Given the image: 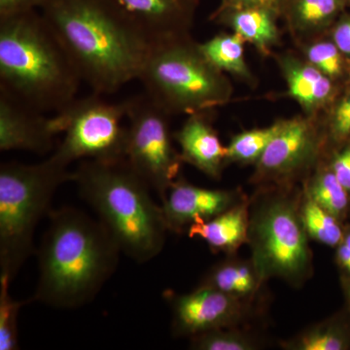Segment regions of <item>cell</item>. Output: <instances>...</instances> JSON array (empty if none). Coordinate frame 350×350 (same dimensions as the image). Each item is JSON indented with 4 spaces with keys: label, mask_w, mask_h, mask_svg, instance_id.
I'll return each instance as SVG.
<instances>
[{
    "label": "cell",
    "mask_w": 350,
    "mask_h": 350,
    "mask_svg": "<svg viewBox=\"0 0 350 350\" xmlns=\"http://www.w3.org/2000/svg\"><path fill=\"white\" fill-rule=\"evenodd\" d=\"M129 100L110 103L94 93L75 98L53 116L55 128L64 135L52 156L64 165L78 160L118 162L126 160Z\"/></svg>",
    "instance_id": "obj_7"
},
{
    "label": "cell",
    "mask_w": 350,
    "mask_h": 350,
    "mask_svg": "<svg viewBox=\"0 0 350 350\" xmlns=\"http://www.w3.org/2000/svg\"><path fill=\"white\" fill-rule=\"evenodd\" d=\"M163 216L167 230L180 232L194 223L207 221L238 204L232 191L215 190L192 185L177 178L162 200Z\"/></svg>",
    "instance_id": "obj_14"
},
{
    "label": "cell",
    "mask_w": 350,
    "mask_h": 350,
    "mask_svg": "<svg viewBox=\"0 0 350 350\" xmlns=\"http://www.w3.org/2000/svg\"><path fill=\"white\" fill-rule=\"evenodd\" d=\"M327 111L326 126L334 142H350V86Z\"/></svg>",
    "instance_id": "obj_29"
},
{
    "label": "cell",
    "mask_w": 350,
    "mask_h": 350,
    "mask_svg": "<svg viewBox=\"0 0 350 350\" xmlns=\"http://www.w3.org/2000/svg\"><path fill=\"white\" fill-rule=\"evenodd\" d=\"M262 282V278L253 261L229 260L214 266L200 285L216 288L244 301L254 296Z\"/></svg>",
    "instance_id": "obj_21"
},
{
    "label": "cell",
    "mask_w": 350,
    "mask_h": 350,
    "mask_svg": "<svg viewBox=\"0 0 350 350\" xmlns=\"http://www.w3.org/2000/svg\"><path fill=\"white\" fill-rule=\"evenodd\" d=\"M169 116L146 94L129 100L126 161L162 200L183 163L172 144Z\"/></svg>",
    "instance_id": "obj_9"
},
{
    "label": "cell",
    "mask_w": 350,
    "mask_h": 350,
    "mask_svg": "<svg viewBox=\"0 0 350 350\" xmlns=\"http://www.w3.org/2000/svg\"><path fill=\"white\" fill-rule=\"evenodd\" d=\"M191 338V349L197 350H254L258 347L254 338L230 327L206 332Z\"/></svg>",
    "instance_id": "obj_28"
},
{
    "label": "cell",
    "mask_w": 350,
    "mask_h": 350,
    "mask_svg": "<svg viewBox=\"0 0 350 350\" xmlns=\"http://www.w3.org/2000/svg\"><path fill=\"white\" fill-rule=\"evenodd\" d=\"M301 56L340 87L350 85V59L342 54L328 33L299 44Z\"/></svg>",
    "instance_id": "obj_22"
},
{
    "label": "cell",
    "mask_w": 350,
    "mask_h": 350,
    "mask_svg": "<svg viewBox=\"0 0 350 350\" xmlns=\"http://www.w3.org/2000/svg\"><path fill=\"white\" fill-rule=\"evenodd\" d=\"M172 333L195 337L206 332L232 327L244 314L243 300L216 288L200 285L191 293L169 297Z\"/></svg>",
    "instance_id": "obj_11"
},
{
    "label": "cell",
    "mask_w": 350,
    "mask_h": 350,
    "mask_svg": "<svg viewBox=\"0 0 350 350\" xmlns=\"http://www.w3.org/2000/svg\"><path fill=\"white\" fill-rule=\"evenodd\" d=\"M41 14L94 93L138 80L152 45L103 0H49Z\"/></svg>",
    "instance_id": "obj_2"
},
{
    "label": "cell",
    "mask_w": 350,
    "mask_h": 350,
    "mask_svg": "<svg viewBox=\"0 0 350 350\" xmlns=\"http://www.w3.org/2000/svg\"><path fill=\"white\" fill-rule=\"evenodd\" d=\"M138 80L169 115L211 111L234 94L229 77L206 61L191 36L152 45Z\"/></svg>",
    "instance_id": "obj_5"
},
{
    "label": "cell",
    "mask_w": 350,
    "mask_h": 350,
    "mask_svg": "<svg viewBox=\"0 0 350 350\" xmlns=\"http://www.w3.org/2000/svg\"><path fill=\"white\" fill-rule=\"evenodd\" d=\"M317 119L304 115L283 120L282 128L256 163L258 176L282 178L312 165L321 144Z\"/></svg>",
    "instance_id": "obj_12"
},
{
    "label": "cell",
    "mask_w": 350,
    "mask_h": 350,
    "mask_svg": "<svg viewBox=\"0 0 350 350\" xmlns=\"http://www.w3.org/2000/svg\"><path fill=\"white\" fill-rule=\"evenodd\" d=\"M285 345L292 350H345L349 349L350 338L338 324L324 323L304 332Z\"/></svg>",
    "instance_id": "obj_26"
},
{
    "label": "cell",
    "mask_w": 350,
    "mask_h": 350,
    "mask_svg": "<svg viewBox=\"0 0 350 350\" xmlns=\"http://www.w3.org/2000/svg\"><path fill=\"white\" fill-rule=\"evenodd\" d=\"M174 138L180 148L183 162L213 179H218L227 165V148L223 146L216 131L207 118V112L189 115Z\"/></svg>",
    "instance_id": "obj_16"
},
{
    "label": "cell",
    "mask_w": 350,
    "mask_h": 350,
    "mask_svg": "<svg viewBox=\"0 0 350 350\" xmlns=\"http://www.w3.org/2000/svg\"><path fill=\"white\" fill-rule=\"evenodd\" d=\"M244 43L234 32H221L213 38L198 43V48L209 64L225 75L254 87L257 80L244 57Z\"/></svg>",
    "instance_id": "obj_20"
},
{
    "label": "cell",
    "mask_w": 350,
    "mask_h": 350,
    "mask_svg": "<svg viewBox=\"0 0 350 350\" xmlns=\"http://www.w3.org/2000/svg\"><path fill=\"white\" fill-rule=\"evenodd\" d=\"M49 0H0V19L42 9Z\"/></svg>",
    "instance_id": "obj_31"
},
{
    "label": "cell",
    "mask_w": 350,
    "mask_h": 350,
    "mask_svg": "<svg viewBox=\"0 0 350 350\" xmlns=\"http://www.w3.org/2000/svg\"><path fill=\"white\" fill-rule=\"evenodd\" d=\"M11 280L0 276V350L19 349L18 317L21 308L32 301L15 300L9 294Z\"/></svg>",
    "instance_id": "obj_27"
},
{
    "label": "cell",
    "mask_w": 350,
    "mask_h": 350,
    "mask_svg": "<svg viewBox=\"0 0 350 350\" xmlns=\"http://www.w3.org/2000/svg\"><path fill=\"white\" fill-rule=\"evenodd\" d=\"M247 204H238L225 213L188 228L189 238H199L215 252L232 254L250 239Z\"/></svg>",
    "instance_id": "obj_19"
},
{
    "label": "cell",
    "mask_w": 350,
    "mask_h": 350,
    "mask_svg": "<svg viewBox=\"0 0 350 350\" xmlns=\"http://www.w3.org/2000/svg\"><path fill=\"white\" fill-rule=\"evenodd\" d=\"M306 195L338 220L344 217L349 208V193L338 180L330 167L320 170L312 177Z\"/></svg>",
    "instance_id": "obj_24"
},
{
    "label": "cell",
    "mask_w": 350,
    "mask_h": 350,
    "mask_svg": "<svg viewBox=\"0 0 350 350\" xmlns=\"http://www.w3.org/2000/svg\"><path fill=\"white\" fill-rule=\"evenodd\" d=\"M49 214L31 300L57 310H75L100 293L117 268L121 248L100 220L79 209L64 206Z\"/></svg>",
    "instance_id": "obj_1"
},
{
    "label": "cell",
    "mask_w": 350,
    "mask_h": 350,
    "mask_svg": "<svg viewBox=\"0 0 350 350\" xmlns=\"http://www.w3.org/2000/svg\"><path fill=\"white\" fill-rule=\"evenodd\" d=\"M349 9H350V0H349Z\"/></svg>",
    "instance_id": "obj_36"
},
{
    "label": "cell",
    "mask_w": 350,
    "mask_h": 350,
    "mask_svg": "<svg viewBox=\"0 0 350 350\" xmlns=\"http://www.w3.org/2000/svg\"><path fill=\"white\" fill-rule=\"evenodd\" d=\"M300 213L308 237L324 245L337 247L344 238L345 232L336 216L317 204L308 195Z\"/></svg>",
    "instance_id": "obj_25"
},
{
    "label": "cell",
    "mask_w": 350,
    "mask_h": 350,
    "mask_svg": "<svg viewBox=\"0 0 350 350\" xmlns=\"http://www.w3.org/2000/svg\"><path fill=\"white\" fill-rule=\"evenodd\" d=\"M79 73L42 14L0 19V91L39 112L76 98Z\"/></svg>",
    "instance_id": "obj_3"
},
{
    "label": "cell",
    "mask_w": 350,
    "mask_h": 350,
    "mask_svg": "<svg viewBox=\"0 0 350 350\" xmlns=\"http://www.w3.org/2000/svg\"><path fill=\"white\" fill-rule=\"evenodd\" d=\"M337 262L350 275V231L345 232L344 238L337 246Z\"/></svg>",
    "instance_id": "obj_34"
},
{
    "label": "cell",
    "mask_w": 350,
    "mask_h": 350,
    "mask_svg": "<svg viewBox=\"0 0 350 350\" xmlns=\"http://www.w3.org/2000/svg\"><path fill=\"white\" fill-rule=\"evenodd\" d=\"M73 181L68 165L52 155L43 162L0 167V276L12 282L34 251L36 227L57 188Z\"/></svg>",
    "instance_id": "obj_6"
},
{
    "label": "cell",
    "mask_w": 350,
    "mask_h": 350,
    "mask_svg": "<svg viewBox=\"0 0 350 350\" xmlns=\"http://www.w3.org/2000/svg\"><path fill=\"white\" fill-rule=\"evenodd\" d=\"M329 167L350 194V144L336 154Z\"/></svg>",
    "instance_id": "obj_33"
},
{
    "label": "cell",
    "mask_w": 350,
    "mask_h": 350,
    "mask_svg": "<svg viewBox=\"0 0 350 350\" xmlns=\"http://www.w3.org/2000/svg\"><path fill=\"white\" fill-rule=\"evenodd\" d=\"M286 82V96L296 101L304 114L319 118L321 113L330 109L342 87L315 68L303 56L293 53L273 54Z\"/></svg>",
    "instance_id": "obj_15"
},
{
    "label": "cell",
    "mask_w": 350,
    "mask_h": 350,
    "mask_svg": "<svg viewBox=\"0 0 350 350\" xmlns=\"http://www.w3.org/2000/svg\"><path fill=\"white\" fill-rule=\"evenodd\" d=\"M291 1L292 0H220L219 6L260 7L273 11L283 19Z\"/></svg>",
    "instance_id": "obj_30"
},
{
    "label": "cell",
    "mask_w": 350,
    "mask_h": 350,
    "mask_svg": "<svg viewBox=\"0 0 350 350\" xmlns=\"http://www.w3.org/2000/svg\"><path fill=\"white\" fill-rule=\"evenodd\" d=\"M280 19L278 14L260 7L218 6L211 16V21L229 27L265 57L273 56L282 41Z\"/></svg>",
    "instance_id": "obj_17"
},
{
    "label": "cell",
    "mask_w": 350,
    "mask_h": 350,
    "mask_svg": "<svg viewBox=\"0 0 350 350\" xmlns=\"http://www.w3.org/2000/svg\"><path fill=\"white\" fill-rule=\"evenodd\" d=\"M308 237L293 202L282 198L265 202L250 226L252 261L262 280L273 276L301 280L310 266Z\"/></svg>",
    "instance_id": "obj_8"
},
{
    "label": "cell",
    "mask_w": 350,
    "mask_h": 350,
    "mask_svg": "<svg viewBox=\"0 0 350 350\" xmlns=\"http://www.w3.org/2000/svg\"><path fill=\"white\" fill-rule=\"evenodd\" d=\"M150 45L190 36L200 0H103Z\"/></svg>",
    "instance_id": "obj_10"
},
{
    "label": "cell",
    "mask_w": 350,
    "mask_h": 350,
    "mask_svg": "<svg viewBox=\"0 0 350 350\" xmlns=\"http://www.w3.org/2000/svg\"><path fill=\"white\" fill-rule=\"evenodd\" d=\"M347 297H349V301L350 303V280L347 283Z\"/></svg>",
    "instance_id": "obj_35"
},
{
    "label": "cell",
    "mask_w": 350,
    "mask_h": 350,
    "mask_svg": "<svg viewBox=\"0 0 350 350\" xmlns=\"http://www.w3.org/2000/svg\"><path fill=\"white\" fill-rule=\"evenodd\" d=\"M349 8V0H292L283 19L301 44L325 36Z\"/></svg>",
    "instance_id": "obj_18"
},
{
    "label": "cell",
    "mask_w": 350,
    "mask_h": 350,
    "mask_svg": "<svg viewBox=\"0 0 350 350\" xmlns=\"http://www.w3.org/2000/svg\"><path fill=\"white\" fill-rule=\"evenodd\" d=\"M328 34L342 54L350 59V11H347L336 22Z\"/></svg>",
    "instance_id": "obj_32"
},
{
    "label": "cell",
    "mask_w": 350,
    "mask_h": 350,
    "mask_svg": "<svg viewBox=\"0 0 350 350\" xmlns=\"http://www.w3.org/2000/svg\"><path fill=\"white\" fill-rule=\"evenodd\" d=\"M57 135L53 117H46L0 91V151L45 155L54 149Z\"/></svg>",
    "instance_id": "obj_13"
},
{
    "label": "cell",
    "mask_w": 350,
    "mask_h": 350,
    "mask_svg": "<svg viewBox=\"0 0 350 350\" xmlns=\"http://www.w3.org/2000/svg\"><path fill=\"white\" fill-rule=\"evenodd\" d=\"M349 86H350V85H349Z\"/></svg>",
    "instance_id": "obj_37"
},
{
    "label": "cell",
    "mask_w": 350,
    "mask_h": 350,
    "mask_svg": "<svg viewBox=\"0 0 350 350\" xmlns=\"http://www.w3.org/2000/svg\"><path fill=\"white\" fill-rule=\"evenodd\" d=\"M282 122L283 120H278L266 128L244 131L234 135L230 144L226 146V162L256 165L269 142L282 128Z\"/></svg>",
    "instance_id": "obj_23"
},
{
    "label": "cell",
    "mask_w": 350,
    "mask_h": 350,
    "mask_svg": "<svg viewBox=\"0 0 350 350\" xmlns=\"http://www.w3.org/2000/svg\"><path fill=\"white\" fill-rule=\"evenodd\" d=\"M73 181L126 256L144 264L162 252L169 231L162 207L126 160H83L73 172Z\"/></svg>",
    "instance_id": "obj_4"
}]
</instances>
